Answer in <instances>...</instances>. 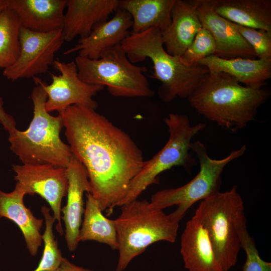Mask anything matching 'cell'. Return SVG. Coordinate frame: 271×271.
I'll return each mask as SVG.
<instances>
[{
	"mask_svg": "<svg viewBox=\"0 0 271 271\" xmlns=\"http://www.w3.org/2000/svg\"><path fill=\"white\" fill-rule=\"evenodd\" d=\"M58 113L71 152L86 170L91 194L102 211L112 213L144 164L142 151L95 109L73 105Z\"/></svg>",
	"mask_w": 271,
	"mask_h": 271,
	"instance_id": "obj_1",
	"label": "cell"
},
{
	"mask_svg": "<svg viewBox=\"0 0 271 271\" xmlns=\"http://www.w3.org/2000/svg\"><path fill=\"white\" fill-rule=\"evenodd\" d=\"M270 95L267 89L243 86L226 73L209 72L187 99L200 115L235 132L255 119Z\"/></svg>",
	"mask_w": 271,
	"mask_h": 271,
	"instance_id": "obj_2",
	"label": "cell"
},
{
	"mask_svg": "<svg viewBox=\"0 0 271 271\" xmlns=\"http://www.w3.org/2000/svg\"><path fill=\"white\" fill-rule=\"evenodd\" d=\"M121 45L132 63L147 58L151 60L154 69L152 77L161 82L158 94L165 102L177 98L187 99L209 73L200 64L186 66L181 61L180 57L167 53L163 45L162 32L156 28L140 33L130 32Z\"/></svg>",
	"mask_w": 271,
	"mask_h": 271,
	"instance_id": "obj_3",
	"label": "cell"
},
{
	"mask_svg": "<svg viewBox=\"0 0 271 271\" xmlns=\"http://www.w3.org/2000/svg\"><path fill=\"white\" fill-rule=\"evenodd\" d=\"M47 94L36 84L32 90L33 117L26 130L9 132L10 150L23 164H48L66 168L73 157L70 147L60 137L64 127L60 114L53 116L45 108Z\"/></svg>",
	"mask_w": 271,
	"mask_h": 271,
	"instance_id": "obj_4",
	"label": "cell"
},
{
	"mask_svg": "<svg viewBox=\"0 0 271 271\" xmlns=\"http://www.w3.org/2000/svg\"><path fill=\"white\" fill-rule=\"evenodd\" d=\"M193 217L206 230L224 271L237 263L243 239L248 233L242 198L236 186L201 201Z\"/></svg>",
	"mask_w": 271,
	"mask_h": 271,
	"instance_id": "obj_5",
	"label": "cell"
},
{
	"mask_svg": "<svg viewBox=\"0 0 271 271\" xmlns=\"http://www.w3.org/2000/svg\"><path fill=\"white\" fill-rule=\"evenodd\" d=\"M114 219L118 259L115 271H124L131 260L155 242L173 243L179 222L171 214L152 208L147 200H133L120 206Z\"/></svg>",
	"mask_w": 271,
	"mask_h": 271,
	"instance_id": "obj_6",
	"label": "cell"
},
{
	"mask_svg": "<svg viewBox=\"0 0 271 271\" xmlns=\"http://www.w3.org/2000/svg\"><path fill=\"white\" fill-rule=\"evenodd\" d=\"M164 121L169 132L167 143L150 160L144 161L117 206L138 199L149 186L158 183L159 175L162 172L175 166L190 170L195 165V159L190 153L192 140L205 127V124L192 125L187 115L174 113H169Z\"/></svg>",
	"mask_w": 271,
	"mask_h": 271,
	"instance_id": "obj_7",
	"label": "cell"
},
{
	"mask_svg": "<svg viewBox=\"0 0 271 271\" xmlns=\"http://www.w3.org/2000/svg\"><path fill=\"white\" fill-rule=\"evenodd\" d=\"M74 61L81 80L106 86L113 96L151 97L154 95L144 75L147 68L132 63L121 44L107 50L98 59L78 55Z\"/></svg>",
	"mask_w": 271,
	"mask_h": 271,
	"instance_id": "obj_8",
	"label": "cell"
},
{
	"mask_svg": "<svg viewBox=\"0 0 271 271\" xmlns=\"http://www.w3.org/2000/svg\"><path fill=\"white\" fill-rule=\"evenodd\" d=\"M190 148L199 164L197 174L181 187L156 192L149 202L152 208L159 210L177 205V208L171 214L179 222L196 202L220 191L224 169L231 162L243 156L246 149V146L243 145L231 151L225 158L215 159L209 157L205 145L199 141L192 142Z\"/></svg>",
	"mask_w": 271,
	"mask_h": 271,
	"instance_id": "obj_9",
	"label": "cell"
},
{
	"mask_svg": "<svg viewBox=\"0 0 271 271\" xmlns=\"http://www.w3.org/2000/svg\"><path fill=\"white\" fill-rule=\"evenodd\" d=\"M64 42L62 29L42 33L21 26L19 57L13 65L4 69V76L14 81L21 78H34L46 73Z\"/></svg>",
	"mask_w": 271,
	"mask_h": 271,
	"instance_id": "obj_10",
	"label": "cell"
},
{
	"mask_svg": "<svg viewBox=\"0 0 271 271\" xmlns=\"http://www.w3.org/2000/svg\"><path fill=\"white\" fill-rule=\"evenodd\" d=\"M53 66L60 74L51 73L50 84L38 77L33 78L35 83L40 85L47 94L45 108L48 112H59L73 105H84L95 109L97 108L98 103L93 97L104 88L103 86L81 80L74 61L64 62L55 60Z\"/></svg>",
	"mask_w": 271,
	"mask_h": 271,
	"instance_id": "obj_11",
	"label": "cell"
},
{
	"mask_svg": "<svg viewBox=\"0 0 271 271\" xmlns=\"http://www.w3.org/2000/svg\"><path fill=\"white\" fill-rule=\"evenodd\" d=\"M14 179L27 194H38L49 204L57 221L55 229L64 233L61 220V202L67 195L68 180L66 168L48 164L13 165Z\"/></svg>",
	"mask_w": 271,
	"mask_h": 271,
	"instance_id": "obj_12",
	"label": "cell"
},
{
	"mask_svg": "<svg viewBox=\"0 0 271 271\" xmlns=\"http://www.w3.org/2000/svg\"><path fill=\"white\" fill-rule=\"evenodd\" d=\"M202 27L212 36L216 44L214 55L223 59H256L254 51L235 28L233 23L217 14L209 0H194Z\"/></svg>",
	"mask_w": 271,
	"mask_h": 271,
	"instance_id": "obj_13",
	"label": "cell"
},
{
	"mask_svg": "<svg viewBox=\"0 0 271 271\" xmlns=\"http://www.w3.org/2000/svg\"><path fill=\"white\" fill-rule=\"evenodd\" d=\"M68 180L67 200L61 208V220L65 226V239L68 249L75 250L79 244L78 234L84 213L83 194L91 192L87 173L83 165L74 156L66 168Z\"/></svg>",
	"mask_w": 271,
	"mask_h": 271,
	"instance_id": "obj_14",
	"label": "cell"
},
{
	"mask_svg": "<svg viewBox=\"0 0 271 271\" xmlns=\"http://www.w3.org/2000/svg\"><path fill=\"white\" fill-rule=\"evenodd\" d=\"M110 19L97 25L87 37L79 38L77 44L66 50L67 55L77 53L78 56L96 60L109 49L121 44L129 35L132 20L130 14L118 9Z\"/></svg>",
	"mask_w": 271,
	"mask_h": 271,
	"instance_id": "obj_15",
	"label": "cell"
},
{
	"mask_svg": "<svg viewBox=\"0 0 271 271\" xmlns=\"http://www.w3.org/2000/svg\"><path fill=\"white\" fill-rule=\"evenodd\" d=\"M119 0H66L62 28L64 41L88 36L98 24L108 20Z\"/></svg>",
	"mask_w": 271,
	"mask_h": 271,
	"instance_id": "obj_16",
	"label": "cell"
},
{
	"mask_svg": "<svg viewBox=\"0 0 271 271\" xmlns=\"http://www.w3.org/2000/svg\"><path fill=\"white\" fill-rule=\"evenodd\" d=\"M27 195L24 188L16 183L11 192L0 190V217L13 221L21 230L30 254L35 256L43 241L41 229L44 219L35 217L24 203Z\"/></svg>",
	"mask_w": 271,
	"mask_h": 271,
	"instance_id": "obj_17",
	"label": "cell"
},
{
	"mask_svg": "<svg viewBox=\"0 0 271 271\" xmlns=\"http://www.w3.org/2000/svg\"><path fill=\"white\" fill-rule=\"evenodd\" d=\"M180 254L188 271H224L206 230L193 216L182 233Z\"/></svg>",
	"mask_w": 271,
	"mask_h": 271,
	"instance_id": "obj_18",
	"label": "cell"
},
{
	"mask_svg": "<svg viewBox=\"0 0 271 271\" xmlns=\"http://www.w3.org/2000/svg\"><path fill=\"white\" fill-rule=\"evenodd\" d=\"M21 26L38 33L61 29L66 0H7Z\"/></svg>",
	"mask_w": 271,
	"mask_h": 271,
	"instance_id": "obj_19",
	"label": "cell"
},
{
	"mask_svg": "<svg viewBox=\"0 0 271 271\" xmlns=\"http://www.w3.org/2000/svg\"><path fill=\"white\" fill-rule=\"evenodd\" d=\"M170 26L162 32L164 47L169 54L181 57L202 26L193 1L175 0Z\"/></svg>",
	"mask_w": 271,
	"mask_h": 271,
	"instance_id": "obj_20",
	"label": "cell"
},
{
	"mask_svg": "<svg viewBox=\"0 0 271 271\" xmlns=\"http://www.w3.org/2000/svg\"><path fill=\"white\" fill-rule=\"evenodd\" d=\"M199 64L209 72L226 73L244 86L261 88L271 78V60L236 58L223 59L212 55L201 60Z\"/></svg>",
	"mask_w": 271,
	"mask_h": 271,
	"instance_id": "obj_21",
	"label": "cell"
},
{
	"mask_svg": "<svg viewBox=\"0 0 271 271\" xmlns=\"http://www.w3.org/2000/svg\"><path fill=\"white\" fill-rule=\"evenodd\" d=\"M219 16L235 24L271 32L270 0H209Z\"/></svg>",
	"mask_w": 271,
	"mask_h": 271,
	"instance_id": "obj_22",
	"label": "cell"
},
{
	"mask_svg": "<svg viewBox=\"0 0 271 271\" xmlns=\"http://www.w3.org/2000/svg\"><path fill=\"white\" fill-rule=\"evenodd\" d=\"M175 0H121L118 9L127 12L132 20V31L143 32L151 28L165 31L171 22Z\"/></svg>",
	"mask_w": 271,
	"mask_h": 271,
	"instance_id": "obj_23",
	"label": "cell"
},
{
	"mask_svg": "<svg viewBox=\"0 0 271 271\" xmlns=\"http://www.w3.org/2000/svg\"><path fill=\"white\" fill-rule=\"evenodd\" d=\"M83 219L80 228L78 242L95 241L117 250L116 230L114 220L106 217L97 201L90 193L86 194Z\"/></svg>",
	"mask_w": 271,
	"mask_h": 271,
	"instance_id": "obj_24",
	"label": "cell"
},
{
	"mask_svg": "<svg viewBox=\"0 0 271 271\" xmlns=\"http://www.w3.org/2000/svg\"><path fill=\"white\" fill-rule=\"evenodd\" d=\"M18 17L10 8L0 11V68L6 69L17 60L20 52Z\"/></svg>",
	"mask_w": 271,
	"mask_h": 271,
	"instance_id": "obj_25",
	"label": "cell"
},
{
	"mask_svg": "<svg viewBox=\"0 0 271 271\" xmlns=\"http://www.w3.org/2000/svg\"><path fill=\"white\" fill-rule=\"evenodd\" d=\"M50 208L45 206L41 209L45 223V228L42 235L44 247L40 261L33 271H56L64 258L53 232V226L56 220L50 213Z\"/></svg>",
	"mask_w": 271,
	"mask_h": 271,
	"instance_id": "obj_26",
	"label": "cell"
},
{
	"mask_svg": "<svg viewBox=\"0 0 271 271\" xmlns=\"http://www.w3.org/2000/svg\"><path fill=\"white\" fill-rule=\"evenodd\" d=\"M215 51L216 44L212 36L207 29L202 27L180 57V60L186 66H196L203 59L214 55Z\"/></svg>",
	"mask_w": 271,
	"mask_h": 271,
	"instance_id": "obj_27",
	"label": "cell"
},
{
	"mask_svg": "<svg viewBox=\"0 0 271 271\" xmlns=\"http://www.w3.org/2000/svg\"><path fill=\"white\" fill-rule=\"evenodd\" d=\"M233 24L251 46L257 59L271 60V32Z\"/></svg>",
	"mask_w": 271,
	"mask_h": 271,
	"instance_id": "obj_28",
	"label": "cell"
},
{
	"mask_svg": "<svg viewBox=\"0 0 271 271\" xmlns=\"http://www.w3.org/2000/svg\"><path fill=\"white\" fill-rule=\"evenodd\" d=\"M241 247L246 256L242 271H271V263L260 257L254 241L249 233L243 239Z\"/></svg>",
	"mask_w": 271,
	"mask_h": 271,
	"instance_id": "obj_29",
	"label": "cell"
},
{
	"mask_svg": "<svg viewBox=\"0 0 271 271\" xmlns=\"http://www.w3.org/2000/svg\"><path fill=\"white\" fill-rule=\"evenodd\" d=\"M3 104V100L0 97V122L4 129L10 132L17 128L16 122L14 117L6 112Z\"/></svg>",
	"mask_w": 271,
	"mask_h": 271,
	"instance_id": "obj_30",
	"label": "cell"
},
{
	"mask_svg": "<svg viewBox=\"0 0 271 271\" xmlns=\"http://www.w3.org/2000/svg\"><path fill=\"white\" fill-rule=\"evenodd\" d=\"M56 271H95L90 269L78 266L64 257L61 264Z\"/></svg>",
	"mask_w": 271,
	"mask_h": 271,
	"instance_id": "obj_31",
	"label": "cell"
},
{
	"mask_svg": "<svg viewBox=\"0 0 271 271\" xmlns=\"http://www.w3.org/2000/svg\"><path fill=\"white\" fill-rule=\"evenodd\" d=\"M7 0H0V11L7 7Z\"/></svg>",
	"mask_w": 271,
	"mask_h": 271,
	"instance_id": "obj_32",
	"label": "cell"
}]
</instances>
